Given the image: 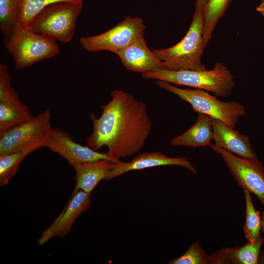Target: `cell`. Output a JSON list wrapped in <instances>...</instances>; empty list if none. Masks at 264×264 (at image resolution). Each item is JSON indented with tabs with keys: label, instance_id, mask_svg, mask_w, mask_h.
<instances>
[{
	"label": "cell",
	"instance_id": "d4e9b609",
	"mask_svg": "<svg viewBox=\"0 0 264 264\" xmlns=\"http://www.w3.org/2000/svg\"><path fill=\"white\" fill-rule=\"evenodd\" d=\"M20 99L17 92L11 85V78L7 66L0 64V101H7Z\"/></svg>",
	"mask_w": 264,
	"mask_h": 264
},
{
	"label": "cell",
	"instance_id": "7c38bea8",
	"mask_svg": "<svg viewBox=\"0 0 264 264\" xmlns=\"http://www.w3.org/2000/svg\"><path fill=\"white\" fill-rule=\"evenodd\" d=\"M166 165L181 166L197 175L196 169L186 157H170L161 152H152L140 153L130 162L119 161L108 172L105 180H110L134 170Z\"/></svg>",
	"mask_w": 264,
	"mask_h": 264
},
{
	"label": "cell",
	"instance_id": "5bb4252c",
	"mask_svg": "<svg viewBox=\"0 0 264 264\" xmlns=\"http://www.w3.org/2000/svg\"><path fill=\"white\" fill-rule=\"evenodd\" d=\"M213 140L215 146L226 150L239 157L258 159L253 150L249 138L240 133L220 120L213 118Z\"/></svg>",
	"mask_w": 264,
	"mask_h": 264
},
{
	"label": "cell",
	"instance_id": "3957f363",
	"mask_svg": "<svg viewBox=\"0 0 264 264\" xmlns=\"http://www.w3.org/2000/svg\"><path fill=\"white\" fill-rule=\"evenodd\" d=\"M147 79L162 80L176 85L188 86L214 93L216 96L227 97L235 85L234 76L223 63L217 62L209 70H170L160 69L142 73Z\"/></svg>",
	"mask_w": 264,
	"mask_h": 264
},
{
	"label": "cell",
	"instance_id": "4fadbf2b",
	"mask_svg": "<svg viewBox=\"0 0 264 264\" xmlns=\"http://www.w3.org/2000/svg\"><path fill=\"white\" fill-rule=\"evenodd\" d=\"M128 70L141 73L162 68V63L148 47L144 37L115 52Z\"/></svg>",
	"mask_w": 264,
	"mask_h": 264
},
{
	"label": "cell",
	"instance_id": "ac0fdd59",
	"mask_svg": "<svg viewBox=\"0 0 264 264\" xmlns=\"http://www.w3.org/2000/svg\"><path fill=\"white\" fill-rule=\"evenodd\" d=\"M232 0H208L202 12L203 36L207 45L220 18L224 15Z\"/></svg>",
	"mask_w": 264,
	"mask_h": 264
},
{
	"label": "cell",
	"instance_id": "484cf974",
	"mask_svg": "<svg viewBox=\"0 0 264 264\" xmlns=\"http://www.w3.org/2000/svg\"><path fill=\"white\" fill-rule=\"evenodd\" d=\"M208 0H197L196 2V7L195 11L203 12V9Z\"/></svg>",
	"mask_w": 264,
	"mask_h": 264
},
{
	"label": "cell",
	"instance_id": "603a6c76",
	"mask_svg": "<svg viewBox=\"0 0 264 264\" xmlns=\"http://www.w3.org/2000/svg\"><path fill=\"white\" fill-rule=\"evenodd\" d=\"M84 0H22L19 24L27 27L33 18L43 8L51 4L68 2L83 3Z\"/></svg>",
	"mask_w": 264,
	"mask_h": 264
},
{
	"label": "cell",
	"instance_id": "277c9868",
	"mask_svg": "<svg viewBox=\"0 0 264 264\" xmlns=\"http://www.w3.org/2000/svg\"><path fill=\"white\" fill-rule=\"evenodd\" d=\"M4 42L18 69L54 57L60 51L57 41L20 24Z\"/></svg>",
	"mask_w": 264,
	"mask_h": 264
},
{
	"label": "cell",
	"instance_id": "83f0119b",
	"mask_svg": "<svg viewBox=\"0 0 264 264\" xmlns=\"http://www.w3.org/2000/svg\"><path fill=\"white\" fill-rule=\"evenodd\" d=\"M258 264H264V250L260 253Z\"/></svg>",
	"mask_w": 264,
	"mask_h": 264
},
{
	"label": "cell",
	"instance_id": "8992f818",
	"mask_svg": "<svg viewBox=\"0 0 264 264\" xmlns=\"http://www.w3.org/2000/svg\"><path fill=\"white\" fill-rule=\"evenodd\" d=\"M155 84L188 102L194 111L220 120L232 128L235 129L240 117L245 115L244 106L238 101L223 102L207 91L197 88H181L165 81L156 80Z\"/></svg>",
	"mask_w": 264,
	"mask_h": 264
},
{
	"label": "cell",
	"instance_id": "52a82bcc",
	"mask_svg": "<svg viewBox=\"0 0 264 264\" xmlns=\"http://www.w3.org/2000/svg\"><path fill=\"white\" fill-rule=\"evenodd\" d=\"M51 112L46 110L0 136V156L44 147L52 132Z\"/></svg>",
	"mask_w": 264,
	"mask_h": 264
},
{
	"label": "cell",
	"instance_id": "7402d4cb",
	"mask_svg": "<svg viewBox=\"0 0 264 264\" xmlns=\"http://www.w3.org/2000/svg\"><path fill=\"white\" fill-rule=\"evenodd\" d=\"M36 150L26 149L0 156V186L7 185L16 174L23 159Z\"/></svg>",
	"mask_w": 264,
	"mask_h": 264
},
{
	"label": "cell",
	"instance_id": "f546056e",
	"mask_svg": "<svg viewBox=\"0 0 264 264\" xmlns=\"http://www.w3.org/2000/svg\"><path fill=\"white\" fill-rule=\"evenodd\" d=\"M262 0V1L263 0Z\"/></svg>",
	"mask_w": 264,
	"mask_h": 264
},
{
	"label": "cell",
	"instance_id": "8fae6325",
	"mask_svg": "<svg viewBox=\"0 0 264 264\" xmlns=\"http://www.w3.org/2000/svg\"><path fill=\"white\" fill-rule=\"evenodd\" d=\"M91 198V192L88 193L81 190L71 196L60 215L43 233L38 243L43 244L52 238L64 237L68 234L78 217L89 208Z\"/></svg>",
	"mask_w": 264,
	"mask_h": 264
},
{
	"label": "cell",
	"instance_id": "ba28073f",
	"mask_svg": "<svg viewBox=\"0 0 264 264\" xmlns=\"http://www.w3.org/2000/svg\"><path fill=\"white\" fill-rule=\"evenodd\" d=\"M146 28L141 18L128 16L103 33L81 37L79 43L84 49L89 52L106 50L115 53L144 37Z\"/></svg>",
	"mask_w": 264,
	"mask_h": 264
},
{
	"label": "cell",
	"instance_id": "ffe728a7",
	"mask_svg": "<svg viewBox=\"0 0 264 264\" xmlns=\"http://www.w3.org/2000/svg\"><path fill=\"white\" fill-rule=\"evenodd\" d=\"M22 0H0V28L4 41L19 24Z\"/></svg>",
	"mask_w": 264,
	"mask_h": 264
},
{
	"label": "cell",
	"instance_id": "4316f807",
	"mask_svg": "<svg viewBox=\"0 0 264 264\" xmlns=\"http://www.w3.org/2000/svg\"><path fill=\"white\" fill-rule=\"evenodd\" d=\"M256 10L264 17V0L257 7Z\"/></svg>",
	"mask_w": 264,
	"mask_h": 264
},
{
	"label": "cell",
	"instance_id": "e0dca14e",
	"mask_svg": "<svg viewBox=\"0 0 264 264\" xmlns=\"http://www.w3.org/2000/svg\"><path fill=\"white\" fill-rule=\"evenodd\" d=\"M34 116L20 99L0 101V136Z\"/></svg>",
	"mask_w": 264,
	"mask_h": 264
},
{
	"label": "cell",
	"instance_id": "44dd1931",
	"mask_svg": "<svg viewBox=\"0 0 264 264\" xmlns=\"http://www.w3.org/2000/svg\"><path fill=\"white\" fill-rule=\"evenodd\" d=\"M245 199V220L243 227L245 237L248 242L255 243L264 239L261 236V217L256 210L251 197V193L243 189Z\"/></svg>",
	"mask_w": 264,
	"mask_h": 264
},
{
	"label": "cell",
	"instance_id": "6da1fadb",
	"mask_svg": "<svg viewBox=\"0 0 264 264\" xmlns=\"http://www.w3.org/2000/svg\"><path fill=\"white\" fill-rule=\"evenodd\" d=\"M110 95V101L101 106L99 118L90 113L93 131L85 141L87 146L97 151L106 146V153L120 160L143 149L152 124L143 102L120 89L114 90Z\"/></svg>",
	"mask_w": 264,
	"mask_h": 264
},
{
	"label": "cell",
	"instance_id": "cb8c5ba5",
	"mask_svg": "<svg viewBox=\"0 0 264 264\" xmlns=\"http://www.w3.org/2000/svg\"><path fill=\"white\" fill-rule=\"evenodd\" d=\"M208 256L198 242H193L187 251L181 256L170 261L168 264H207Z\"/></svg>",
	"mask_w": 264,
	"mask_h": 264
},
{
	"label": "cell",
	"instance_id": "2e32d148",
	"mask_svg": "<svg viewBox=\"0 0 264 264\" xmlns=\"http://www.w3.org/2000/svg\"><path fill=\"white\" fill-rule=\"evenodd\" d=\"M196 123L182 134L173 138L171 144L174 146L197 148L210 146L213 139V117L198 112Z\"/></svg>",
	"mask_w": 264,
	"mask_h": 264
},
{
	"label": "cell",
	"instance_id": "5b68a950",
	"mask_svg": "<svg viewBox=\"0 0 264 264\" xmlns=\"http://www.w3.org/2000/svg\"><path fill=\"white\" fill-rule=\"evenodd\" d=\"M83 8V3L51 4L40 11L27 27L57 42L68 43L73 38L77 20Z\"/></svg>",
	"mask_w": 264,
	"mask_h": 264
},
{
	"label": "cell",
	"instance_id": "f1b7e54d",
	"mask_svg": "<svg viewBox=\"0 0 264 264\" xmlns=\"http://www.w3.org/2000/svg\"><path fill=\"white\" fill-rule=\"evenodd\" d=\"M261 231H262L264 234V210L263 212V215L261 217Z\"/></svg>",
	"mask_w": 264,
	"mask_h": 264
},
{
	"label": "cell",
	"instance_id": "7a4b0ae2",
	"mask_svg": "<svg viewBox=\"0 0 264 264\" xmlns=\"http://www.w3.org/2000/svg\"><path fill=\"white\" fill-rule=\"evenodd\" d=\"M202 13L195 11L185 36L178 43L167 48L152 50L162 63V68L170 70H206L201 57L207 45L203 36Z\"/></svg>",
	"mask_w": 264,
	"mask_h": 264
},
{
	"label": "cell",
	"instance_id": "30bf717a",
	"mask_svg": "<svg viewBox=\"0 0 264 264\" xmlns=\"http://www.w3.org/2000/svg\"><path fill=\"white\" fill-rule=\"evenodd\" d=\"M44 147L59 154L73 168L79 164L106 159L117 163L107 153H100L90 147L76 142L72 136L58 127L53 128L45 140Z\"/></svg>",
	"mask_w": 264,
	"mask_h": 264
},
{
	"label": "cell",
	"instance_id": "9c48e42d",
	"mask_svg": "<svg viewBox=\"0 0 264 264\" xmlns=\"http://www.w3.org/2000/svg\"><path fill=\"white\" fill-rule=\"evenodd\" d=\"M209 146L221 156L238 184L264 205V167L258 159L242 158L213 144Z\"/></svg>",
	"mask_w": 264,
	"mask_h": 264
},
{
	"label": "cell",
	"instance_id": "d6986e66",
	"mask_svg": "<svg viewBox=\"0 0 264 264\" xmlns=\"http://www.w3.org/2000/svg\"><path fill=\"white\" fill-rule=\"evenodd\" d=\"M264 240L246 244L234 248L225 247L220 249L227 264H258L261 245Z\"/></svg>",
	"mask_w": 264,
	"mask_h": 264
},
{
	"label": "cell",
	"instance_id": "9a60e30c",
	"mask_svg": "<svg viewBox=\"0 0 264 264\" xmlns=\"http://www.w3.org/2000/svg\"><path fill=\"white\" fill-rule=\"evenodd\" d=\"M116 163L101 159L85 162L73 167L76 185L72 196L80 190L91 193L100 181L105 179L108 172L115 166Z\"/></svg>",
	"mask_w": 264,
	"mask_h": 264
}]
</instances>
